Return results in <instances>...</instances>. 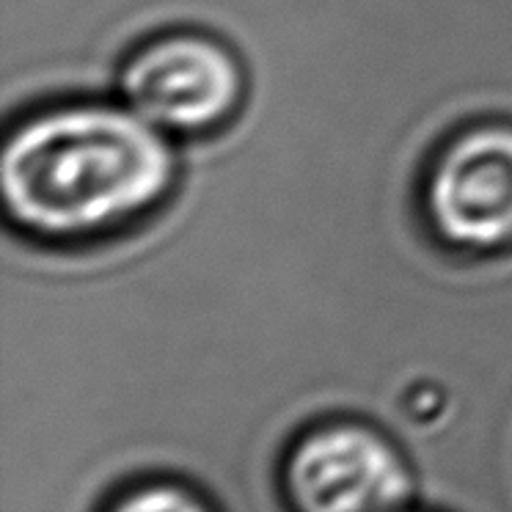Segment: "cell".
<instances>
[{
	"instance_id": "cell-4",
	"label": "cell",
	"mask_w": 512,
	"mask_h": 512,
	"mask_svg": "<svg viewBox=\"0 0 512 512\" xmlns=\"http://www.w3.org/2000/svg\"><path fill=\"white\" fill-rule=\"evenodd\" d=\"M292 512H405L416 474L389 435L361 419L312 424L284 455Z\"/></svg>"
},
{
	"instance_id": "cell-1",
	"label": "cell",
	"mask_w": 512,
	"mask_h": 512,
	"mask_svg": "<svg viewBox=\"0 0 512 512\" xmlns=\"http://www.w3.org/2000/svg\"><path fill=\"white\" fill-rule=\"evenodd\" d=\"M177 179L174 138L124 100L28 111L9 127L0 157L6 221L47 245L130 229L174 196Z\"/></svg>"
},
{
	"instance_id": "cell-5",
	"label": "cell",
	"mask_w": 512,
	"mask_h": 512,
	"mask_svg": "<svg viewBox=\"0 0 512 512\" xmlns=\"http://www.w3.org/2000/svg\"><path fill=\"white\" fill-rule=\"evenodd\" d=\"M108 512H212L210 504L199 499L193 490L174 482H149L141 488L127 490L113 501Z\"/></svg>"
},
{
	"instance_id": "cell-2",
	"label": "cell",
	"mask_w": 512,
	"mask_h": 512,
	"mask_svg": "<svg viewBox=\"0 0 512 512\" xmlns=\"http://www.w3.org/2000/svg\"><path fill=\"white\" fill-rule=\"evenodd\" d=\"M122 100L171 138L199 141L243 113L248 72L221 36L177 28L144 39L119 67Z\"/></svg>"
},
{
	"instance_id": "cell-3",
	"label": "cell",
	"mask_w": 512,
	"mask_h": 512,
	"mask_svg": "<svg viewBox=\"0 0 512 512\" xmlns=\"http://www.w3.org/2000/svg\"><path fill=\"white\" fill-rule=\"evenodd\" d=\"M419 210L446 251H512V122L466 124L435 146L419 182Z\"/></svg>"
}]
</instances>
